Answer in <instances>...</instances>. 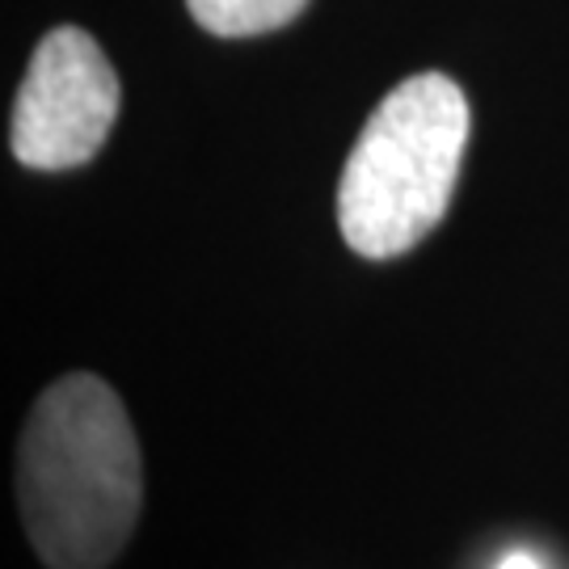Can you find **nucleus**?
<instances>
[{
	"label": "nucleus",
	"instance_id": "nucleus-5",
	"mask_svg": "<svg viewBox=\"0 0 569 569\" xmlns=\"http://www.w3.org/2000/svg\"><path fill=\"white\" fill-rule=\"evenodd\" d=\"M493 569H545V566H540V557H531V552L519 549V552H507Z\"/></svg>",
	"mask_w": 569,
	"mask_h": 569
},
{
	"label": "nucleus",
	"instance_id": "nucleus-2",
	"mask_svg": "<svg viewBox=\"0 0 569 569\" xmlns=\"http://www.w3.org/2000/svg\"><path fill=\"white\" fill-rule=\"evenodd\" d=\"M468 143V102L443 72H418L371 110L338 186L342 241L371 262L401 258L448 216Z\"/></svg>",
	"mask_w": 569,
	"mask_h": 569
},
{
	"label": "nucleus",
	"instance_id": "nucleus-4",
	"mask_svg": "<svg viewBox=\"0 0 569 569\" xmlns=\"http://www.w3.org/2000/svg\"><path fill=\"white\" fill-rule=\"evenodd\" d=\"M186 9L207 34L249 39V34L283 30L287 21H296L305 13L308 0H186Z\"/></svg>",
	"mask_w": 569,
	"mask_h": 569
},
{
	"label": "nucleus",
	"instance_id": "nucleus-1",
	"mask_svg": "<svg viewBox=\"0 0 569 569\" xmlns=\"http://www.w3.org/2000/svg\"><path fill=\"white\" fill-rule=\"evenodd\" d=\"M143 465L119 392L72 371L42 392L18 448V507L47 569H106L131 540Z\"/></svg>",
	"mask_w": 569,
	"mask_h": 569
},
{
	"label": "nucleus",
	"instance_id": "nucleus-3",
	"mask_svg": "<svg viewBox=\"0 0 569 569\" xmlns=\"http://www.w3.org/2000/svg\"><path fill=\"white\" fill-rule=\"evenodd\" d=\"M119 77L93 34L56 26L34 47L13 102V157L26 169H77L93 161L119 119Z\"/></svg>",
	"mask_w": 569,
	"mask_h": 569
}]
</instances>
